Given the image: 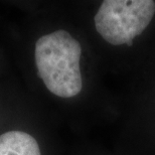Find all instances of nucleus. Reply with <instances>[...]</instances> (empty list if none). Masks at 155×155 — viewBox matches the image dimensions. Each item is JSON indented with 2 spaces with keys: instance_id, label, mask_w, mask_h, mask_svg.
Here are the masks:
<instances>
[{
  "instance_id": "f03ea898",
  "label": "nucleus",
  "mask_w": 155,
  "mask_h": 155,
  "mask_svg": "<svg viewBox=\"0 0 155 155\" xmlns=\"http://www.w3.org/2000/svg\"><path fill=\"white\" fill-rule=\"evenodd\" d=\"M155 13L151 0H106L95 16V26L107 42L132 45V40L149 25Z\"/></svg>"
},
{
  "instance_id": "f257e3e1",
  "label": "nucleus",
  "mask_w": 155,
  "mask_h": 155,
  "mask_svg": "<svg viewBox=\"0 0 155 155\" xmlns=\"http://www.w3.org/2000/svg\"><path fill=\"white\" fill-rule=\"evenodd\" d=\"M80 42L64 29L39 38L35 43L38 76L51 93L61 98H73L82 91Z\"/></svg>"
},
{
  "instance_id": "7ed1b4c3",
  "label": "nucleus",
  "mask_w": 155,
  "mask_h": 155,
  "mask_svg": "<svg viewBox=\"0 0 155 155\" xmlns=\"http://www.w3.org/2000/svg\"><path fill=\"white\" fill-rule=\"evenodd\" d=\"M0 155H41L31 135L22 131H9L0 135Z\"/></svg>"
}]
</instances>
